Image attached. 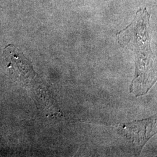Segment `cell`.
<instances>
[{"label":"cell","instance_id":"obj_1","mask_svg":"<svg viewBox=\"0 0 157 157\" xmlns=\"http://www.w3.org/2000/svg\"><path fill=\"white\" fill-rule=\"evenodd\" d=\"M2 58L6 67L15 79L29 83L35 76L33 67L22 52L15 45H7L3 51Z\"/></svg>","mask_w":157,"mask_h":157}]
</instances>
